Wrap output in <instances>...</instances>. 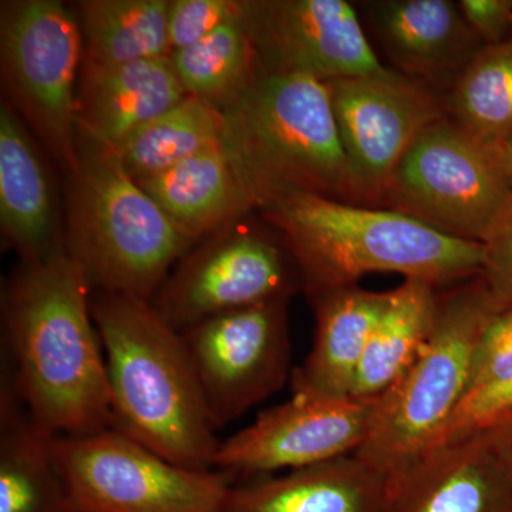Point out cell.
Returning a JSON list of instances; mask_svg holds the SVG:
<instances>
[{"label":"cell","instance_id":"cell-22","mask_svg":"<svg viewBox=\"0 0 512 512\" xmlns=\"http://www.w3.org/2000/svg\"><path fill=\"white\" fill-rule=\"evenodd\" d=\"M50 439L2 372L0 382V512H77Z\"/></svg>","mask_w":512,"mask_h":512},{"label":"cell","instance_id":"cell-9","mask_svg":"<svg viewBox=\"0 0 512 512\" xmlns=\"http://www.w3.org/2000/svg\"><path fill=\"white\" fill-rule=\"evenodd\" d=\"M77 512H221L231 477L178 466L120 431L50 439Z\"/></svg>","mask_w":512,"mask_h":512},{"label":"cell","instance_id":"cell-27","mask_svg":"<svg viewBox=\"0 0 512 512\" xmlns=\"http://www.w3.org/2000/svg\"><path fill=\"white\" fill-rule=\"evenodd\" d=\"M447 117L505 146L512 140V37L484 46L446 94Z\"/></svg>","mask_w":512,"mask_h":512},{"label":"cell","instance_id":"cell-29","mask_svg":"<svg viewBox=\"0 0 512 512\" xmlns=\"http://www.w3.org/2000/svg\"><path fill=\"white\" fill-rule=\"evenodd\" d=\"M512 414V375L468 394L448 421L436 447L493 429Z\"/></svg>","mask_w":512,"mask_h":512},{"label":"cell","instance_id":"cell-31","mask_svg":"<svg viewBox=\"0 0 512 512\" xmlns=\"http://www.w3.org/2000/svg\"><path fill=\"white\" fill-rule=\"evenodd\" d=\"M480 276L501 301L512 305V200L484 241Z\"/></svg>","mask_w":512,"mask_h":512},{"label":"cell","instance_id":"cell-11","mask_svg":"<svg viewBox=\"0 0 512 512\" xmlns=\"http://www.w3.org/2000/svg\"><path fill=\"white\" fill-rule=\"evenodd\" d=\"M301 285V271L284 242L229 227L181 259L153 306L183 333L221 313L289 301Z\"/></svg>","mask_w":512,"mask_h":512},{"label":"cell","instance_id":"cell-26","mask_svg":"<svg viewBox=\"0 0 512 512\" xmlns=\"http://www.w3.org/2000/svg\"><path fill=\"white\" fill-rule=\"evenodd\" d=\"M171 62L185 93L222 113L244 97L261 73L244 16L171 53Z\"/></svg>","mask_w":512,"mask_h":512},{"label":"cell","instance_id":"cell-4","mask_svg":"<svg viewBox=\"0 0 512 512\" xmlns=\"http://www.w3.org/2000/svg\"><path fill=\"white\" fill-rule=\"evenodd\" d=\"M224 114L225 141L254 188L259 210L296 194L367 205L343 150L328 83L261 72Z\"/></svg>","mask_w":512,"mask_h":512},{"label":"cell","instance_id":"cell-24","mask_svg":"<svg viewBox=\"0 0 512 512\" xmlns=\"http://www.w3.org/2000/svg\"><path fill=\"white\" fill-rule=\"evenodd\" d=\"M170 0H83L77 3L84 60L123 64L171 56Z\"/></svg>","mask_w":512,"mask_h":512},{"label":"cell","instance_id":"cell-15","mask_svg":"<svg viewBox=\"0 0 512 512\" xmlns=\"http://www.w3.org/2000/svg\"><path fill=\"white\" fill-rule=\"evenodd\" d=\"M367 28L397 72L447 94L484 43L451 0L362 2Z\"/></svg>","mask_w":512,"mask_h":512},{"label":"cell","instance_id":"cell-25","mask_svg":"<svg viewBox=\"0 0 512 512\" xmlns=\"http://www.w3.org/2000/svg\"><path fill=\"white\" fill-rule=\"evenodd\" d=\"M227 138L221 110L197 97L185 96L128 138L117 154L136 181L170 170L205 148Z\"/></svg>","mask_w":512,"mask_h":512},{"label":"cell","instance_id":"cell-1","mask_svg":"<svg viewBox=\"0 0 512 512\" xmlns=\"http://www.w3.org/2000/svg\"><path fill=\"white\" fill-rule=\"evenodd\" d=\"M93 286L67 248L22 261L3 291V370L50 437L111 429L106 356L94 323Z\"/></svg>","mask_w":512,"mask_h":512},{"label":"cell","instance_id":"cell-3","mask_svg":"<svg viewBox=\"0 0 512 512\" xmlns=\"http://www.w3.org/2000/svg\"><path fill=\"white\" fill-rule=\"evenodd\" d=\"M309 295L359 285L370 274H399L436 285L480 275L483 244L443 234L389 208L296 194L265 207Z\"/></svg>","mask_w":512,"mask_h":512},{"label":"cell","instance_id":"cell-32","mask_svg":"<svg viewBox=\"0 0 512 512\" xmlns=\"http://www.w3.org/2000/svg\"><path fill=\"white\" fill-rule=\"evenodd\" d=\"M458 8L484 46L500 45L512 37V0H460Z\"/></svg>","mask_w":512,"mask_h":512},{"label":"cell","instance_id":"cell-20","mask_svg":"<svg viewBox=\"0 0 512 512\" xmlns=\"http://www.w3.org/2000/svg\"><path fill=\"white\" fill-rule=\"evenodd\" d=\"M309 296L315 308V338L305 362L293 369L292 392L328 399L352 397L357 370L390 291H367L355 285Z\"/></svg>","mask_w":512,"mask_h":512},{"label":"cell","instance_id":"cell-23","mask_svg":"<svg viewBox=\"0 0 512 512\" xmlns=\"http://www.w3.org/2000/svg\"><path fill=\"white\" fill-rule=\"evenodd\" d=\"M439 288L423 279H404L373 329L357 370L352 397L376 399L414 362L436 320Z\"/></svg>","mask_w":512,"mask_h":512},{"label":"cell","instance_id":"cell-8","mask_svg":"<svg viewBox=\"0 0 512 512\" xmlns=\"http://www.w3.org/2000/svg\"><path fill=\"white\" fill-rule=\"evenodd\" d=\"M82 29L59 0H10L0 8V67L8 103L72 174L79 161L76 94Z\"/></svg>","mask_w":512,"mask_h":512},{"label":"cell","instance_id":"cell-7","mask_svg":"<svg viewBox=\"0 0 512 512\" xmlns=\"http://www.w3.org/2000/svg\"><path fill=\"white\" fill-rule=\"evenodd\" d=\"M512 200L504 146L443 117L417 137L384 191L382 208L484 244Z\"/></svg>","mask_w":512,"mask_h":512},{"label":"cell","instance_id":"cell-14","mask_svg":"<svg viewBox=\"0 0 512 512\" xmlns=\"http://www.w3.org/2000/svg\"><path fill=\"white\" fill-rule=\"evenodd\" d=\"M244 23L264 73L329 83L386 69L345 0H244Z\"/></svg>","mask_w":512,"mask_h":512},{"label":"cell","instance_id":"cell-21","mask_svg":"<svg viewBox=\"0 0 512 512\" xmlns=\"http://www.w3.org/2000/svg\"><path fill=\"white\" fill-rule=\"evenodd\" d=\"M0 225L6 244L22 261L66 247L49 171L25 121L8 101L0 106Z\"/></svg>","mask_w":512,"mask_h":512},{"label":"cell","instance_id":"cell-6","mask_svg":"<svg viewBox=\"0 0 512 512\" xmlns=\"http://www.w3.org/2000/svg\"><path fill=\"white\" fill-rule=\"evenodd\" d=\"M504 306L480 275L439 293L429 339L404 375L377 397L357 458L390 480L436 447L466 399L478 339Z\"/></svg>","mask_w":512,"mask_h":512},{"label":"cell","instance_id":"cell-13","mask_svg":"<svg viewBox=\"0 0 512 512\" xmlns=\"http://www.w3.org/2000/svg\"><path fill=\"white\" fill-rule=\"evenodd\" d=\"M376 399L293 394L221 441L214 468L232 480L275 476L355 456L375 419Z\"/></svg>","mask_w":512,"mask_h":512},{"label":"cell","instance_id":"cell-17","mask_svg":"<svg viewBox=\"0 0 512 512\" xmlns=\"http://www.w3.org/2000/svg\"><path fill=\"white\" fill-rule=\"evenodd\" d=\"M185 96L171 56L123 64L83 59L76 94L79 140L119 151Z\"/></svg>","mask_w":512,"mask_h":512},{"label":"cell","instance_id":"cell-12","mask_svg":"<svg viewBox=\"0 0 512 512\" xmlns=\"http://www.w3.org/2000/svg\"><path fill=\"white\" fill-rule=\"evenodd\" d=\"M328 86L356 183L369 207L382 208L384 191L409 148L447 116L446 94L390 67Z\"/></svg>","mask_w":512,"mask_h":512},{"label":"cell","instance_id":"cell-28","mask_svg":"<svg viewBox=\"0 0 512 512\" xmlns=\"http://www.w3.org/2000/svg\"><path fill=\"white\" fill-rule=\"evenodd\" d=\"M244 16V0H170L168 39L171 53L211 36Z\"/></svg>","mask_w":512,"mask_h":512},{"label":"cell","instance_id":"cell-2","mask_svg":"<svg viewBox=\"0 0 512 512\" xmlns=\"http://www.w3.org/2000/svg\"><path fill=\"white\" fill-rule=\"evenodd\" d=\"M106 356L111 429L178 466L215 470V436L183 336L153 303L101 293L92 299Z\"/></svg>","mask_w":512,"mask_h":512},{"label":"cell","instance_id":"cell-33","mask_svg":"<svg viewBox=\"0 0 512 512\" xmlns=\"http://www.w3.org/2000/svg\"><path fill=\"white\" fill-rule=\"evenodd\" d=\"M493 434L495 443L500 448L501 453L507 461L508 467L512 471V414L507 419L498 423L493 429L487 430Z\"/></svg>","mask_w":512,"mask_h":512},{"label":"cell","instance_id":"cell-5","mask_svg":"<svg viewBox=\"0 0 512 512\" xmlns=\"http://www.w3.org/2000/svg\"><path fill=\"white\" fill-rule=\"evenodd\" d=\"M70 178L67 251L93 289L153 301L194 244L128 174L117 151L79 140Z\"/></svg>","mask_w":512,"mask_h":512},{"label":"cell","instance_id":"cell-10","mask_svg":"<svg viewBox=\"0 0 512 512\" xmlns=\"http://www.w3.org/2000/svg\"><path fill=\"white\" fill-rule=\"evenodd\" d=\"M288 301L221 313L184 330L215 429L234 423L291 382Z\"/></svg>","mask_w":512,"mask_h":512},{"label":"cell","instance_id":"cell-34","mask_svg":"<svg viewBox=\"0 0 512 512\" xmlns=\"http://www.w3.org/2000/svg\"><path fill=\"white\" fill-rule=\"evenodd\" d=\"M505 163H507L508 175H510L511 187H512V140L508 141L504 146Z\"/></svg>","mask_w":512,"mask_h":512},{"label":"cell","instance_id":"cell-18","mask_svg":"<svg viewBox=\"0 0 512 512\" xmlns=\"http://www.w3.org/2000/svg\"><path fill=\"white\" fill-rule=\"evenodd\" d=\"M137 183L192 244L259 210L254 188L227 141Z\"/></svg>","mask_w":512,"mask_h":512},{"label":"cell","instance_id":"cell-19","mask_svg":"<svg viewBox=\"0 0 512 512\" xmlns=\"http://www.w3.org/2000/svg\"><path fill=\"white\" fill-rule=\"evenodd\" d=\"M389 498V478L350 456L235 481L221 512H387Z\"/></svg>","mask_w":512,"mask_h":512},{"label":"cell","instance_id":"cell-16","mask_svg":"<svg viewBox=\"0 0 512 512\" xmlns=\"http://www.w3.org/2000/svg\"><path fill=\"white\" fill-rule=\"evenodd\" d=\"M389 485L387 512H512V471L490 431L431 448Z\"/></svg>","mask_w":512,"mask_h":512},{"label":"cell","instance_id":"cell-30","mask_svg":"<svg viewBox=\"0 0 512 512\" xmlns=\"http://www.w3.org/2000/svg\"><path fill=\"white\" fill-rule=\"evenodd\" d=\"M511 375L512 305H507L495 313L478 339L471 362L467 396Z\"/></svg>","mask_w":512,"mask_h":512}]
</instances>
